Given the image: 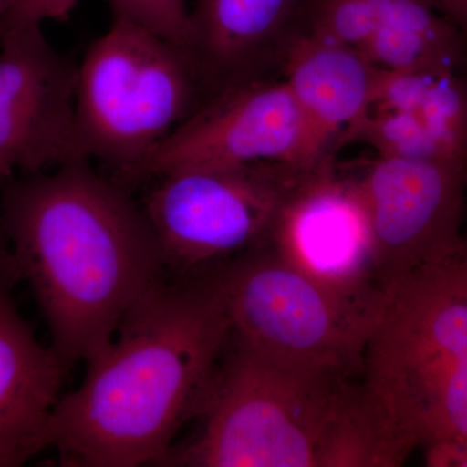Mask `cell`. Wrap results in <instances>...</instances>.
I'll use <instances>...</instances> for the list:
<instances>
[{
	"label": "cell",
	"mask_w": 467,
	"mask_h": 467,
	"mask_svg": "<svg viewBox=\"0 0 467 467\" xmlns=\"http://www.w3.org/2000/svg\"><path fill=\"white\" fill-rule=\"evenodd\" d=\"M161 281L88 362L84 383L58 400L41 450L58 465H159L211 398L229 343L225 303L212 267Z\"/></svg>",
	"instance_id": "1"
},
{
	"label": "cell",
	"mask_w": 467,
	"mask_h": 467,
	"mask_svg": "<svg viewBox=\"0 0 467 467\" xmlns=\"http://www.w3.org/2000/svg\"><path fill=\"white\" fill-rule=\"evenodd\" d=\"M3 227L17 278L34 292L67 368L100 355L161 281V250L143 208L67 161L5 187Z\"/></svg>",
	"instance_id": "2"
},
{
	"label": "cell",
	"mask_w": 467,
	"mask_h": 467,
	"mask_svg": "<svg viewBox=\"0 0 467 467\" xmlns=\"http://www.w3.org/2000/svg\"><path fill=\"white\" fill-rule=\"evenodd\" d=\"M361 373L413 450L467 439V238L386 291Z\"/></svg>",
	"instance_id": "3"
},
{
	"label": "cell",
	"mask_w": 467,
	"mask_h": 467,
	"mask_svg": "<svg viewBox=\"0 0 467 467\" xmlns=\"http://www.w3.org/2000/svg\"><path fill=\"white\" fill-rule=\"evenodd\" d=\"M202 82L187 48L113 18L77 69V155L130 180L202 106Z\"/></svg>",
	"instance_id": "4"
},
{
	"label": "cell",
	"mask_w": 467,
	"mask_h": 467,
	"mask_svg": "<svg viewBox=\"0 0 467 467\" xmlns=\"http://www.w3.org/2000/svg\"><path fill=\"white\" fill-rule=\"evenodd\" d=\"M348 379L267 358L230 337L189 441L160 466L316 467L322 430Z\"/></svg>",
	"instance_id": "5"
},
{
	"label": "cell",
	"mask_w": 467,
	"mask_h": 467,
	"mask_svg": "<svg viewBox=\"0 0 467 467\" xmlns=\"http://www.w3.org/2000/svg\"><path fill=\"white\" fill-rule=\"evenodd\" d=\"M234 342L294 367L352 379L361 373L384 296L335 291L267 245L212 267Z\"/></svg>",
	"instance_id": "6"
},
{
	"label": "cell",
	"mask_w": 467,
	"mask_h": 467,
	"mask_svg": "<svg viewBox=\"0 0 467 467\" xmlns=\"http://www.w3.org/2000/svg\"><path fill=\"white\" fill-rule=\"evenodd\" d=\"M306 171L193 167L155 178L142 208L164 265L195 273L266 245L285 193Z\"/></svg>",
	"instance_id": "7"
},
{
	"label": "cell",
	"mask_w": 467,
	"mask_h": 467,
	"mask_svg": "<svg viewBox=\"0 0 467 467\" xmlns=\"http://www.w3.org/2000/svg\"><path fill=\"white\" fill-rule=\"evenodd\" d=\"M327 156L285 79H245L202 104L130 181L193 167L309 169Z\"/></svg>",
	"instance_id": "8"
},
{
	"label": "cell",
	"mask_w": 467,
	"mask_h": 467,
	"mask_svg": "<svg viewBox=\"0 0 467 467\" xmlns=\"http://www.w3.org/2000/svg\"><path fill=\"white\" fill-rule=\"evenodd\" d=\"M267 247L335 291L383 296L367 201L355 178L337 173L333 155L308 169L285 193Z\"/></svg>",
	"instance_id": "9"
},
{
	"label": "cell",
	"mask_w": 467,
	"mask_h": 467,
	"mask_svg": "<svg viewBox=\"0 0 467 467\" xmlns=\"http://www.w3.org/2000/svg\"><path fill=\"white\" fill-rule=\"evenodd\" d=\"M384 292L417 267L459 247L467 169L444 162L378 158L359 178Z\"/></svg>",
	"instance_id": "10"
},
{
	"label": "cell",
	"mask_w": 467,
	"mask_h": 467,
	"mask_svg": "<svg viewBox=\"0 0 467 467\" xmlns=\"http://www.w3.org/2000/svg\"><path fill=\"white\" fill-rule=\"evenodd\" d=\"M77 69L42 32L18 24L0 38V164L36 174L78 160Z\"/></svg>",
	"instance_id": "11"
},
{
	"label": "cell",
	"mask_w": 467,
	"mask_h": 467,
	"mask_svg": "<svg viewBox=\"0 0 467 467\" xmlns=\"http://www.w3.org/2000/svg\"><path fill=\"white\" fill-rule=\"evenodd\" d=\"M11 285L0 281V467L20 466L41 453L69 368L54 347L36 339L12 301Z\"/></svg>",
	"instance_id": "12"
},
{
	"label": "cell",
	"mask_w": 467,
	"mask_h": 467,
	"mask_svg": "<svg viewBox=\"0 0 467 467\" xmlns=\"http://www.w3.org/2000/svg\"><path fill=\"white\" fill-rule=\"evenodd\" d=\"M285 54V82L326 153L373 109L378 67L346 46L306 30L292 36Z\"/></svg>",
	"instance_id": "13"
},
{
	"label": "cell",
	"mask_w": 467,
	"mask_h": 467,
	"mask_svg": "<svg viewBox=\"0 0 467 467\" xmlns=\"http://www.w3.org/2000/svg\"><path fill=\"white\" fill-rule=\"evenodd\" d=\"M306 0H196L189 51L205 81L227 86L290 27Z\"/></svg>",
	"instance_id": "14"
},
{
	"label": "cell",
	"mask_w": 467,
	"mask_h": 467,
	"mask_svg": "<svg viewBox=\"0 0 467 467\" xmlns=\"http://www.w3.org/2000/svg\"><path fill=\"white\" fill-rule=\"evenodd\" d=\"M413 451L364 382L348 379L326 420L316 467H398Z\"/></svg>",
	"instance_id": "15"
},
{
	"label": "cell",
	"mask_w": 467,
	"mask_h": 467,
	"mask_svg": "<svg viewBox=\"0 0 467 467\" xmlns=\"http://www.w3.org/2000/svg\"><path fill=\"white\" fill-rule=\"evenodd\" d=\"M115 20H124L189 50V0H109Z\"/></svg>",
	"instance_id": "16"
},
{
	"label": "cell",
	"mask_w": 467,
	"mask_h": 467,
	"mask_svg": "<svg viewBox=\"0 0 467 467\" xmlns=\"http://www.w3.org/2000/svg\"><path fill=\"white\" fill-rule=\"evenodd\" d=\"M78 0H21L16 18L18 24H43L47 20H64L69 16Z\"/></svg>",
	"instance_id": "17"
},
{
	"label": "cell",
	"mask_w": 467,
	"mask_h": 467,
	"mask_svg": "<svg viewBox=\"0 0 467 467\" xmlns=\"http://www.w3.org/2000/svg\"><path fill=\"white\" fill-rule=\"evenodd\" d=\"M425 462L431 467H467V439L426 447Z\"/></svg>",
	"instance_id": "18"
},
{
	"label": "cell",
	"mask_w": 467,
	"mask_h": 467,
	"mask_svg": "<svg viewBox=\"0 0 467 467\" xmlns=\"http://www.w3.org/2000/svg\"><path fill=\"white\" fill-rule=\"evenodd\" d=\"M12 171H9L7 167L0 164V187L9 180L11 177ZM5 227H3L2 221V208H0V281L14 282L17 279L16 273H15L14 263H12L11 254L5 247Z\"/></svg>",
	"instance_id": "19"
},
{
	"label": "cell",
	"mask_w": 467,
	"mask_h": 467,
	"mask_svg": "<svg viewBox=\"0 0 467 467\" xmlns=\"http://www.w3.org/2000/svg\"><path fill=\"white\" fill-rule=\"evenodd\" d=\"M445 17L459 27L460 32L467 34V0H430Z\"/></svg>",
	"instance_id": "20"
},
{
	"label": "cell",
	"mask_w": 467,
	"mask_h": 467,
	"mask_svg": "<svg viewBox=\"0 0 467 467\" xmlns=\"http://www.w3.org/2000/svg\"><path fill=\"white\" fill-rule=\"evenodd\" d=\"M20 2L21 0H0V38L14 24Z\"/></svg>",
	"instance_id": "21"
}]
</instances>
